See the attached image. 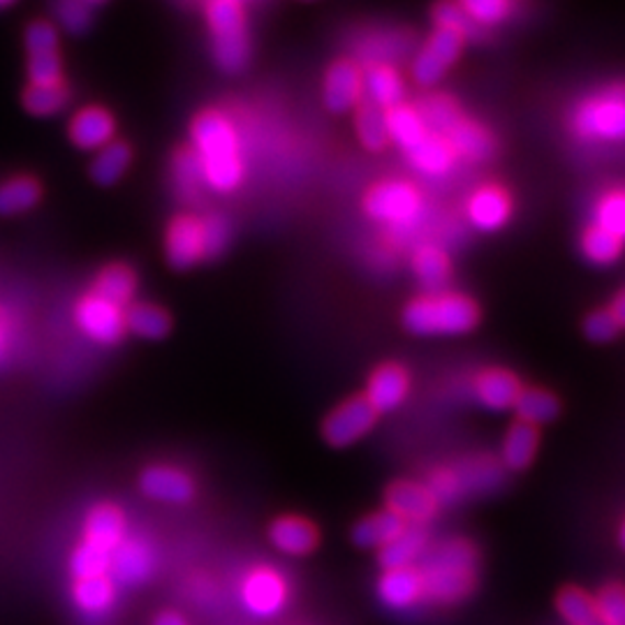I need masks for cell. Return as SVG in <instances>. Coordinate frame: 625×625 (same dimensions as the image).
Wrapping results in <instances>:
<instances>
[{
    "label": "cell",
    "instance_id": "obj_53",
    "mask_svg": "<svg viewBox=\"0 0 625 625\" xmlns=\"http://www.w3.org/2000/svg\"><path fill=\"white\" fill-rule=\"evenodd\" d=\"M612 317L616 320V325L618 327H625V292H621L618 297H616V301L612 304Z\"/></svg>",
    "mask_w": 625,
    "mask_h": 625
},
{
    "label": "cell",
    "instance_id": "obj_50",
    "mask_svg": "<svg viewBox=\"0 0 625 625\" xmlns=\"http://www.w3.org/2000/svg\"><path fill=\"white\" fill-rule=\"evenodd\" d=\"M461 8L468 14L473 24H496L512 10L508 3H502V0H468V3H463Z\"/></svg>",
    "mask_w": 625,
    "mask_h": 625
},
{
    "label": "cell",
    "instance_id": "obj_4",
    "mask_svg": "<svg viewBox=\"0 0 625 625\" xmlns=\"http://www.w3.org/2000/svg\"><path fill=\"white\" fill-rule=\"evenodd\" d=\"M413 334H463L477 325V306L461 294H431L415 299L403 313Z\"/></svg>",
    "mask_w": 625,
    "mask_h": 625
},
{
    "label": "cell",
    "instance_id": "obj_35",
    "mask_svg": "<svg viewBox=\"0 0 625 625\" xmlns=\"http://www.w3.org/2000/svg\"><path fill=\"white\" fill-rule=\"evenodd\" d=\"M385 120H387L390 139H394V142L406 153L427 137V128L425 124H421L419 114L413 107L398 105L385 114Z\"/></svg>",
    "mask_w": 625,
    "mask_h": 625
},
{
    "label": "cell",
    "instance_id": "obj_10",
    "mask_svg": "<svg viewBox=\"0 0 625 625\" xmlns=\"http://www.w3.org/2000/svg\"><path fill=\"white\" fill-rule=\"evenodd\" d=\"M461 47H463V37L459 33L438 28L415 58L413 63L415 82L421 86L436 84L438 79L454 66V60L461 54Z\"/></svg>",
    "mask_w": 625,
    "mask_h": 625
},
{
    "label": "cell",
    "instance_id": "obj_42",
    "mask_svg": "<svg viewBox=\"0 0 625 625\" xmlns=\"http://www.w3.org/2000/svg\"><path fill=\"white\" fill-rule=\"evenodd\" d=\"M410 43L406 35L398 33H380L375 37H369L364 47H361V54H364L367 63H371V68L375 66H390L392 60L403 58V54L408 51Z\"/></svg>",
    "mask_w": 625,
    "mask_h": 625
},
{
    "label": "cell",
    "instance_id": "obj_9",
    "mask_svg": "<svg viewBox=\"0 0 625 625\" xmlns=\"http://www.w3.org/2000/svg\"><path fill=\"white\" fill-rule=\"evenodd\" d=\"M241 600L246 610L259 618L280 614L288 602V581L274 568H255L241 583Z\"/></svg>",
    "mask_w": 625,
    "mask_h": 625
},
{
    "label": "cell",
    "instance_id": "obj_33",
    "mask_svg": "<svg viewBox=\"0 0 625 625\" xmlns=\"http://www.w3.org/2000/svg\"><path fill=\"white\" fill-rule=\"evenodd\" d=\"M445 142L452 147L454 155L461 153L471 160H484V158H489L494 151L491 137L466 118H461L459 124L450 130V135L445 137Z\"/></svg>",
    "mask_w": 625,
    "mask_h": 625
},
{
    "label": "cell",
    "instance_id": "obj_15",
    "mask_svg": "<svg viewBox=\"0 0 625 625\" xmlns=\"http://www.w3.org/2000/svg\"><path fill=\"white\" fill-rule=\"evenodd\" d=\"M364 93V77L352 60H338L325 77V103L332 112L340 114L359 105Z\"/></svg>",
    "mask_w": 625,
    "mask_h": 625
},
{
    "label": "cell",
    "instance_id": "obj_43",
    "mask_svg": "<svg viewBox=\"0 0 625 625\" xmlns=\"http://www.w3.org/2000/svg\"><path fill=\"white\" fill-rule=\"evenodd\" d=\"M109 566H112V554L95 547L91 542L79 544L70 558V570L77 581L109 575Z\"/></svg>",
    "mask_w": 625,
    "mask_h": 625
},
{
    "label": "cell",
    "instance_id": "obj_40",
    "mask_svg": "<svg viewBox=\"0 0 625 625\" xmlns=\"http://www.w3.org/2000/svg\"><path fill=\"white\" fill-rule=\"evenodd\" d=\"M415 274L421 280V286L429 290H440L442 286L448 283L450 276V262L445 257V253L433 248V246H425L415 253Z\"/></svg>",
    "mask_w": 625,
    "mask_h": 625
},
{
    "label": "cell",
    "instance_id": "obj_51",
    "mask_svg": "<svg viewBox=\"0 0 625 625\" xmlns=\"http://www.w3.org/2000/svg\"><path fill=\"white\" fill-rule=\"evenodd\" d=\"M436 22L438 28H448L459 33L461 37L473 31V22L468 19V14L463 12V8H454V5H440L436 8Z\"/></svg>",
    "mask_w": 625,
    "mask_h": 625
},
{
    "label": "cell",
    "instance_id": "obj_41",
    "mask_svg": "<svg viewBox=\"0 0 625 625\" xmlns=\"http://www.w3.org/2000/svg\"><path fill=\"white\" fill-rule=\"evenodd\" d=\"M558 612L570 625H604L598 616L595 600L579 589H566L558 595Z\"/></svg>",
    "mask_w": 625,
    "mask_h": 625
},
{
    "label": "cell",
    "instance_id": "obj_14",
    "mask_svg": "<svg viewBox=\"0 0 625 625\" xmlns=\"http://www.w3.org/2000/svg\"><path fill=\"white\" fill-rule=\"evenodd\" d=\"M114 135L116 120L103 107H84L70 120V139L72 144L82 151H100L114 142Z\"/></svg>",
    "mask_w": 625,
    "mask_h": 625
},
{
    "label": "cell",
    "instance_id": "obj_44",
    "mask_svg": "<svg viewBox=\"0 0 625 625\" xmlns=\"http://www.w3.org/2000/svg\"><path fill=\"white\" fill-rule=\"evenodd\" d=\"M172 176H174V186L178 190V195L184 199H195L199 195L201 184V170L197 158L193 153V149H181L174 160H172Z\"/></svg>",
    "mask_w": 625,
    "mask_h": 625
},
{
    "label": "cell",
    "instance_id": "obj_49",
    "mask_svg": "<svg viewBox=\"0 0 625 625\" xmlns=\"http://www.w3.org/2000/svg\"><path fill=\"white\" fill-rule=\"evenodd\" d=\"M201 234H205V259L218 257L228 248L230 228L223 216H207L201 218Z\"/></svg>",
    "mask_w": 625,
    "mask_h": 625
},
{
    "label": "cell",
    "instance_id": "obj_13",
    "mask_svg": "<svg viewBox=\"0 0 625 625\" xmlns=\"http://www.w3.org/2000/svg\"><path fill=\"white\" fill-rule=\"evenodd\" d=\"M155 570V552L142 537H126L112 552L109 572L126 587H139Z\"/></svg>",
    "mask_w": 625,
    "mask_h": 625
},
{
    "label": "cell",
    "instance_id": "obj_27",
    "mask_svg": "<svg viewBox=\"0 0 625 625\" xmlns=\"http://www.w3.org/2000/svg\"><path fill=\"white\" fill-rule=\"evenodd\" d=\"M403 531H406V523H403L390 510H385V512L371 514L369 519H361L352 531V540L355 544H359V547L382 549V547H387L392 540H396Z\"/></svg>",
    "mask_w": 625,
    "mask_h": 625
},
{
    "label": "cell",
    "instance_id": "obj_5",
    "mask_svg": "<svg viewBox=\"0 0 625 625\" xmlns=\"http://www.w3.org/2000/svg\"><path fill=\"white\" fill-rule=\"evenodd\" d=\"M575 130L591 142H625V86L604 89L577 107Z\"/></svg>",
    "mask_w": 625,
    "mask_h": 625
},
{
    "label": "cell",
    "instance_id": "obj_23",
    "mask_svg": "<svg viewBox=\"0 0 625 625\" xmlns=\"http://www.w3.org/2000/svg\"><path fill=\"white\" fill-rule=\"evenodd\" d=\"M468 216L475 228L484 232L498 230L506 225V220L510 218V199L498 188H482L471 199Z\"/></svg>",
    "mask_w": 625,
    "mask_h": 625
},
{
    "label": "cell",
    "instance_id": "obj_26",
    "mask_svg": "<svg viewBox=\"0 0 625 625\" xmlns=\"http://www.w3.org/2000/svg\"><path fill=\"white\" fill-rule=\"evenodd\" d=\"M521 387L514 375L506 371H487L477 378L475 394L479 398L482 406H487L491 410H506L514 408V401L519 396Z\"/></svg>",
    "mask_w": 625,
    "mask_h": 625
},
{
    "label": "cell",
    "instance_id": "obj_19",
    "mask_svg": "<svg viewBox=\"0 0 625 625\" xmlns=\"http://www.w3.org/2000/svg\"><path fill=\"white\" fill-rule=\"evenodd\" d=\"M84 537H86L84 542H91V544H95V547L112 554L118 544L126 540L124 512L114 506H109V502L95 506L86 517Z\"/></svg>",
    "mask_w": 625,
    "mask_h": 625
},
{
    "label": "cell",
    "instance_id": "obj_38",
    "mask_svg": "<svg viewBox=\"0 0 625 625\" xmlns=\"http://www.w3.org/2000/svg\"><path fill=\"white\" fill-rule=\"evenodd\" d=\"M514 408L523 425H547L558 415V401L549 392L521 390L514 401Z\"/></svg>",
    "mask_w": 625,
    "mask_h": 625
},
{
    "label": "cell",
    "instance_id": "obj_8",
    "mask_svg": "<svg viewBox=\"0 0 625 625\" xmlns=\"http://www.w3.org/2000/svg\"><path fill=\"white\" fill-rule=\"evenodd\" d=\"M79 329L103 346H114L126 332V311L118 309L97 294H86L74 309Z\"/></svg>",
    "mask_w": 625,
    "mask_h": 625
},
{
    "label": "cell",
    "instance_id": "obj_52",
    "mask_svg": "<svg viewBox=\"0 0 625 625\" xmlns=\"http://www.w3.org/2000/svg\"><path fill=\"white\" fill-rule=\"evenodd\" d=\"M587 336L595 343H604V340H612L616 336V332L621 329L616 325V320L612 317L610 311H595L589 320H587Z\"/></svg>",
    "mask_w": 625,
    "mask_h": 625
},
{
    "label": "cell",
    "instance_id": "obj_18",
    "mask_svg": "<svg viewBox=\"0 0 625 625\" xmlns=\"http://www.w3.org/2000/svg\"><path fill=\"white\" fill-rule=\"evenodd\" d=\"M142 491L153 498V500H163V502H186L193 498V479L178 468L172 466H153L147 468L142 479Z\"/></svg>",
    "mask_w": 625,
    "mask_h": 625
},
{
    "label": "cell",
    "instance_id": "obj_56",
    "mask_svg": "<svg viewBox=\"0 0 625 625\" xmlns=\"http://www.w3.org/2000/svg\"><path fill=\"white\" fill-rule=\"evenodd\" d=\"M621 542H623V547H625V523H623V531H621Z\"/></svg>",
    "mask_w": 625,
    "mask_h": 625
},
{
    "label": "cell",
    "instance_id": "obj_30",
    "mask_svg": "<svg viewBox=\"0 0 625 625\" xmlns=\"http://www.w3.org/2000/svg\"><path fill=\"white\" fill-rule=\"evenodd\" d=\"M408 158L419 172H425L429 176H440V174L450 172L454 163V151L445 139L427 132V137L408 151Z\"/></svg>",
    "mask_w": 625,
    "mask_h": 625
},
{
    "label": "cell",
    "instance_id": "obj_12",
    "mask_svg": "<svg viewBox=\"0 0 625 625\" xmlns=\"http://www.w3.org/2000/svg\"><path fill=\"white\" fill-rule=\"evenodd\" d=\"M165 255L172 269H190L199 259H205L201 218L184 213L172 220L165 234Z\"/></svg>",
    "mask_w": 625,
    "mask_h": 625
},
{
    "label": "cell",
    "instance_id": "obj_31",
    "mask_svg": "<svg viewBox=\"0 0 625 625\" xmlns=\"http://www.w3.org/2000/svg\"><path fill=\"white\" fill-rule=\"evenodd\" d=\"M39 197H43V188L33 176H12L0 184V216L26 213L37 205Z\"/></svg>",
    "mask_w": 625,
    "mask_h": 625
},
{
    "label": "cell",
    "instance_id": "obj_28",
    "mask_svg": "<svg viewBox=\"0 0 625 625\" xmlns=\"http://www.w3.org/2000/svg\"><path fill=\"white\" fill-rule=\"evenodd\" d=\"M132 163V151L126 142H114L95 151L91 160V178L97 186H114L128 172Z\"/></svg>",
    "mask_w": 625,
    "mask_h": 625
},
{
    "label": "cell",
    "instance_id": "obj_24",
    "mask_svg": "<svg viewBox=\"0 0 625 625\" xmlns=\"http://www.w3.org/2000/svg\"><path fill=\"white\" fill-rule=\"evenodd\" d=\"M137 292V276L126 265H109L97 274L93 294L109 301V304L126 309Z\"/></svg>",
    "mask_w": 625,
    "mask_h": 625
},
{
    "label": "cell",
    "instance_id": "obj_29",
    "mask_svg": "<svg viewBox=\"0 0 625 625\" xmlns=\"http://www.w3.org/2000/svg\"><path fill=\"white\" fill-rule=\"evenodd\" d=\"M126 329L139 338L158 340L170 334L172 317L165 309H160L155 304H147V301H139V304H132L126 311Z\"/></svg>",
    "mask_w": 625,
    "mask_h": 625
},
{
    "label": "cell",
    "instance_id": "obj_45",
    "mask_svg": "<svg viewBox=\"0 0 625 625\" xmlns=\"http://www.w3.org/2000/svg\"><path fill=\"white\" fill-rule=\"evenodd\" d=\"M97 8L100 3H91V0H63L56 5V19L68 33L82 35L91 28Z\"/></svg>",
    "mask_w": 625,
    "mask_h": 625
},
{
    "label": "cell",
    "instance_id": "obj_20",
    "mask_svg": "<svg viewBox=\"0 0 625 625\" xmlns=\"http://www.w3.org/2000/svg\"><path fill=\"white\" fill-rule=\"evenodd\" d=\"M269 537L274 547L290 556H306L317 547V531L301 517H280L271 523Z\"/></svg>",
    "mask_w": 625,
    "mask_h": 625
},
{
    "label": "cell",
    "instance_id": "obj_2",
    "mask_svg": "<svg viewBox=\"0 0 625 625\" xmlns=\"http://www.w3.org/2000/svg\"><path fill=\"white\" fill-rule=\"evenodd\" d=\"M417 572L421 577L425 598L440 604H452L475 589L477 556L468 542L450 540L438 544Z\"/></svg>",
    "mask_w": 625,
    "mask_h": 625
},
{
    "label": "cell",
    "instance_id": "obj_21",
    "mask_svg": "<svg viewBox=\"0 0 625 625\" xmlns=\"http://www.w3.org/2000/svg\"><path fill=\"white\" fill-rule=\"evenodd\" d=\"M378 591L382 602L392 610H408L419 598H425V589H421V577L417 568L387 570L385 577L380 579Z\"/></svg>",
    "mask_w": 625,
    "mask_h": 625
},
{
    "label": "cell",
    "instance_id": "obj_6",
    "mask_svg": "<svg viewBox=\"0 0 625 625\" xmlns=\"http://www.w3.org/2000/svg\"><path fill=\"white\" fill-rule=\"evenodd\" d=\"M26 51L31 84H60L63 66L58 56V31L49 22H33L26 28Z\"/></svg>",
    "mask_w": 625,
    "mask_h": 625
},
{
    "label": "cell",
    "instance_id": "obj_11",
    "mask_svg": "<svg viewBox=\"0 0 625 625\" xmlns=\"http://www.w3.org/2000/svg\"><path fill=\"white\" fill-rule=\"evenodd\" d=\"M375 415L378 413L371 408V403L364 396L350 398L346 403H340V406L325 419L322 433H325L327 442L334 448L352 445L355 440L371 431Z\"/></svg>",
    "mask_w": 625,
    "mask_h": 625
},
{
    "label": "cell",
    "instance_id": "obj_37",
    "mask_svg": "<svg viewBox=\"0 0 625 625\" xmlns=\"http://www.w3.org/2000/svg\"><path fill=\"white\" fill-rule=\"evenodd\" d=\"M355 126H357L359 142L364 144L369 151H380L387 147L390 142L387 120H385V112H382L380 107L371 103L359 105L357 116H355Z\"/></svg>",
    "mask_w": 625,
    "mask_h": 625
},
{
    "label": "cell",
    "instance_id": "obj_47",
    "mask_svg": "<svg viewBox=\"0 0 625 625\" xmlns=\"http://www.w3.org/2000/svg\"><path fill=\"white\" fill-rule=\"evenodd\" d=\"M595 225L604 232H610L618 241L625 239V190H616L607 197H602L595 211Z\"/></svg>",
    "mask_w": 625,
    "mask_h": 625
},
{
    "label": "cell",
    "instance_id": "obj_7",
    "mask_svg": "<svg viewBox=\"0 0 625 625\" xmlns=\"http://www.w3.org/2000/svg\"><path fill=\"white\" fill-rule=\"evenodd\" d=\"M367 211L380 223L410 225L419 213V195L408 184L387 181V184H380L369 193Z\"/></svg>",
    "mask_w": 625,
    "mask_h": 625
},
{
    "label": "cell",
    "instance_id": "obj_39",
    "mask_svg": "<svg viewBox=\"0 0 625 625\" xmlns=\"http://www.w3.org/2000/svg\"><path fill=\"white\" fill-rule=\"evenodd\" d=\"M70 93L60 84H31L24 91V107L28 114L47 118V116H56L60 109L68 105Z\"/></svg>",
    "mask_w": 625,
    "mask_h": 625
},
{
    "label": "cell",
    "instance_id": "obj_16",
    "mask_svg": "<svg viewBox=\"0 0 625 625\" xmlns=\"http://www.w3.org/2000/svg\"><path fill=\"white\" fill-rule=\"evenodd\" d=\"M438 508V500L431 494V489L421 487V484L413 482H398L387 491V510L396 514L403 523L408 526L410 523H421L427 521Z\"/></svg>",
    "mask_w": 625,
    "mask_h": 625
},
{
    "label": "cell",
    "instance_id": "obj_55",
    "mask_svg": "<svg viewBox=\"0 0 625 625\" xmlns=\"http://www.w3.org/2000/svg\"><path fill=\"white\" fill-rule=\"evenodd\" d=\"M5 350H8V343H5V336H3V332H0V359L5 357Z\"/></svg>",
    "mask_w": 625,
    "mask_h": 625
},
{
    "label": "cell",
    "instance_id": "obj_36",
    "mask_svg": "<svg viewBox=\"0 0 625 625\" xmlns=\"http://www.w3.org/2000/svg\"><path fill=\"white\" fill-rule=\"evenodd\" d=\"M415 112L419 114L427 132L442 137V139H445L450 135V130L461 120L456 105L452 103L450 97H442V95L427 97L425 103L419 105V109H415Z\"/></svg>",
    "mask_w": 625,
    "mask_h": 625
},
{
    "label": "cell",
    "instance_id": "obj_34",
    "mask_svg": "<svg viewBox=\"0 0 625 625\" xmlns=\"http://www.w3.org/2000/svg\"><path fill=\"white\" fill-rule=\"evenodd\" d=\"M537 450V431L531 425L517 421L510 427L506 442H502V461L512 471H523L533 461Z\"/></svg>",
    "mask_w": 625,
    "mask_h": 625
},
{
    "label": "cell",
    "instance_id": "obj_17",
    "mask_svg": "<svg viewBox=\"0 0 625 625\" xmlns=\"http://www.w3.org/2000/svg\"><path fill=\"white\" fill-rule=\"evenodd\" d=\"M408 375L401 367L387 364V367H380L371 380H369V390H367V401L371 403V408L375 413H387L398 408L403 398L408 394Z\"/></svg>",
    "mask_w": 625,
    "mask_h": 625
},
{
    "label": "cell",
    "instance_id": "obj_1",
    "mask_svg": "<svg viewBox=\"0 0 625 625\" xmlns=\"http://www.w3.org/2000/svg\"><path fill=\"white\" fill-rule=\"evenodd\" d=\"M193 153L201 178L216 193H232L244 178V160L232 120L216 109L193 120Z\"/></svg>",
    "mask_w": 625,
    "mask_h": 625
},
{
    "label": "cell",
    "instance_id": "obj_32",
    "mask_svg": "<svg viewBox=\"0 0 625 625\" xmlns=\"http://www.w3.org/2000/svg\"><path fill=\"white\" fill-rule=\"evenodd\" d=\"M364 93L369 95L371 105L380 109H394L401 105L403 82L392 66L369 68L364 77Z\"/></svg>",
    "mask_w": 625,
    "mask_h": 625
},
{
    "label": "cell",
    "instance_id": "obj_3",
    "mask_svg": "<svg viewBox=\"0 0 625 625\" xmlns=\"http://www.w3.org/2000/svg\"><path fill=\"white\" fill-rule=\"evenodd\" d=\"M211 31L216 63L225 72H239L248 63V26L246 8L239 0H213L205 8Z\"/></svg>",
    "mask_w": 625,
    "mask_h": 625
},
{
    "label": "cell",
    "instance_id": "obj_25",
    "mask_svg": "<svg viewBox=\"0 0 625 625\" xmlns=\"http://www.w3.org/2000/svg\"><path fill=\"white\" fill-rule=\"evenodd\" d=\"M427 552V533L417 526H406L396 540H392L387 547L380 549V563L385 570H401L413 568V563L425 556Z\"/></svg>",
    "mask_w": 625,
    "mask_h": 625
},
{
    "label": "cell",
    "instance_id": "obj_22",
    "mask_svg": "<svg viewBox=\"0 0 625 625\" xmlns=\"http://www.w3.org/2000/svg\"><path fill=\"white\" fill-rule=\"evenodd\" d=\"M72 598H74V604L79 607V612H82L84 616L103 618L116 602L114 579L109 575L79 579V581H74Z\"/></svg>",
    "mask_w": 625,
    "mask_h": 625
},
{
    "label": "cell",
    "instance_id": "obj_54",
    "mask_svg": "<svg viewBox=\"0 0 625 625\" xmlns=\"http://www.w3.org/2000/svg\"><path fill=\"white\" fill-rule=\"evenodd\" d=\"M155 625H186V621L181 618L176 612H165L155 618Z\"/></svg>",
    "mask_w": 625,
    "mask_h": 625
},
{
    "label": "cell",
    "instance_id": "obj_46",
    "mask_svg": "<svg viewBox=\"0 0 625 625\" xmlns=\"http://www.w3.org/2000/svg\"><path fill=\"white\" fill-rule=\"evenodd\" d=\"M581 251L591 262H595V265H610L621 253V241L610 232H604L602 228L593 225L583 232Z\"/></svg>",
    "mask_w": 625,
    "mask_h": 625
},
{
    "label": "cell",
    "instance_id": "obj_48",
    "mask_svg": "<svg viewBox=\"0 0 625 625\" xmlns=\"http://www.w3.org/2000/svg\"><path fill=\"white\" fill-rule=\"evenodd\" d=\"M595 600L598 616L604 625H625V587L610 583L600 591Z\"/></svg>",
    "mask_w": 625,
    "mask_h": 625
}]
</instances>
